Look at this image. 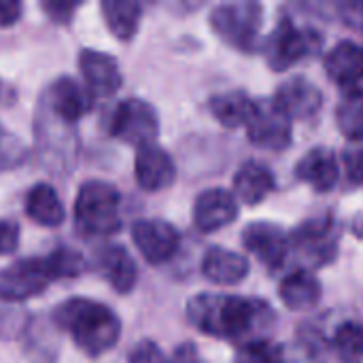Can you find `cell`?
Here are the masks:
<instances>
[{
    "label": "cell",
    "instance_id": "cell-24",
    "mask_svg": "<svg viewBox=\"0 0 363 363\" xmlns=\"http://www.w3.org/2000/svg\"><path fill=\"white\" fill-rule=\"evenodd\" d=\"M26 213L43 228H57L66 219L64 204L49 183H36L26 198Z\"/></svg>",
    "mask_w": 363,
    "mask_h": 363
},
{
    "label": "cell",
    "instance_id": "cell-38",
    "mask_svg": "<svg viewBox=\"0 0 363 363\" xmlns=\"http://www.w3.org/2000/svg\"><path fill=\"white\" fill-rule=\"evenodd\" d=\"M168 363H200V353H198L196 345L183 342L181 347L174 349V353L168 359Z\"/></svg>",
    "mask_w": 363,
    "mask_h": 363
},
{
    "label": "cell",
    "instance_id": "cell-33",
    "mask_svg": "<svg viewBox=\"0 0 363 363\" xmlns=\"http://www.w3.org/2000/svg\"><path fill=\"white\" fill-rule=\"evenodd\" d=\"M128 363H168V357L153 340H143L132 349Z\"/></svg>",
    "mask_w": 363,
    "mask_h": 363
},
{
    "label": "cell",
    "instance_id": "cell-23",
    "mask_svg": "<svg viewBox=\"0 0 363 363\" xmlns=\"http://www.w3.org/2000/svg\"><path fill=\"white\" fill-rule=\"evenodd\" d=\"M208 106H211L213 117L223 128L236 130V128H247V123L251 121L253 111H255V100H251L240 89H232V91L213 96Z\"/></svg>",
    "mask_w": 363,
    "mask_h": 363
},
{
    "label": "cell",
    "instance_id": "cell-21",
    "mask_svg": "<svg viewBox=\"0 0 363 363\" xmlns=\"http://www.w3.org/2000/svg\"><path fill=\"white\" fill-rule=\"evenodd\" d=\"M274 189V177L268 166L259 162H247L240 166V170L234 177V198L249 204L257 206L264 202Z\"/></svg>",
    "mask_w": 363,
    "mask_h": 363
},
{
    "label": "cell",
    "instance_id": "cell-13",
    "mask_svg": "<svg viewBox=\"0 0 363 363\" xmlns=\"http://www.w3.org/2000/svg\"><path fill=\"white\" fill-rule=\"evenodd\" d=\"M238 217V200L232 191L213 187L202 191L194 202V223L200 232L213 234Z\"/></svg>",
    "mask_w": 363,
    "mask_h": 363
},
{
    "label": "cell",
    "instance_id": "cell-27",
    "mask_svg": "<svg viewBox=\"0 0 363 363\" xmlns=\"http://www.w3.org/2000/svg\"><path fill=\"white\" fill-rule=\"evenodd\" d=\"M334 353L342 363L363 362V328L355 321H347L336 328L332 336Z\"/></svg>",
    "mask_w": 363,
    "mask_h": 363
},
{
    "label": "cell",
    "instance_id": "cell-19",
    "mask_svg": "<svg viewBox=\"0 0 363 363\" xmlns=\"http://www.w3.org/2000/svg\"><path fill=\"white\" fill-rule=\"evenodd\" d=\"M202 274L221 287L238 285L249 274V259L223 247H211L202 259Z\"/></svg>",
    "mask_w": 363,
    "mask_h": 363
},
{
    "label": "cell",
    "instance_id": "cell-25",
    "mask_svg": "<svg viewBox=\"0 0 363 363\" xmlns=\"http://www.w3.org/2000/svg\"><path fill=\"white\" fill-rule=\"evenodd\" d=\"M104 21L108 26V30L113 32L115 38L119 40H130L138 26H140V17H143V6L134 0H104L100 4Z\"/></svg>",
    "mask_w": 363,
    "mask_h": 363
},
{
    "label": "cell",
    "instance_id": "cell-15",
    "mask_svg": "<svg viewBox=\"0 0 363 363\" xmlns=\"http://www.w3.org/2000/svg\"><path fill=\"white\" fill-rule=\"evenodd\" d=\"M79 68L87 83V89L96 96H115L123 83L117 60L98 49H83L79 53Z\"/></svg>",
    "mask_w": 363,
    "mask_h": 363
},
{
    "label": "cell",
    "instance_id": "cell-9",
    "mask_svg": "<svg viewBox=\"0 0 363 363\" xmlns=\"http://www.w3.org/2000/svg\"><path fill=\"white\" fill-rule=\"evenodd\" d=\"M249 140L268 151H283L291 143V119L283 115L272 100L255 102L251 121L247 123Z\"/></svg>",
    "mask_w": 363,
    "mask_h": 363
},
{
    "label": "cell",
    "instance_id": "cell-30",
    "mask_svg": "<svg viewBox=\"0 0 363 363\" xmlns=\"http://www.w3.org/2000/svg\"><path fill=\"white\" fill-rule=\"evenodd\" d=\"M28 157V149L21 138H17L13 132H9L0 123V172H9L17 166H21Z\"/></svg>",
    "mask_w": 363,
    "mask_h": 363
},
{
    "label": "cell",
    "instance_id": "cell-29",
    "mask_svg": "<svg viewBox=\"0 0 363 363\" xmlns=\"http://www.w3.org/2000/svg\"><path fill=\"white\" fill-rule=\"evenodd\" d=\"M234 363H283V349L268 340H249L236 351Z\"/></svg>",
    "mask_w": 363,
    "mask_h": 363
},
{
    "label": "cell",
    "instance_id": "cell-28",
    "mask_svg": "<svg viewBox=\"0 0 363 363\" xmlns=\"http://www.w3.org/2000/svg\"><path fill=\"white\" fill-rule=\"evenodd\" d=\"M47 268L51 272L53 281H62V279H74L85 270V257L81 251L72 249V247H57L55 251H51L47 257Z\"/></svg>",
    "mask_w": 363,
    "mask_h": 363
},
{
    "label": "cell",
    "instance_id": "cell-22",
    "mask_svg": "<svg viewBox=\"0 0 363 363\" xmlns=\"http://www.w3.org/2000/svg\"><path fill=\"white\" fill-rule=\"evenodd\" d=\"M279 298L289 311H308L321 300V283L308 270H296L281 281Z\"/></svg>",
    "mask_w": 363,
    "mask_h": 363
},
{
    "label": "cell",
    "instance_id": "cell-3",
    "mask_svg": "<svg viewBox=\"0 0 363 363\" xmlns=\"http://www.w3.org/2000/svg\"><path fill=\"white\" fill-rule=\"evenodd\" d=\"M119 206L121 196L113 183L85 181L74 200V223L85 236H111L121 228Z\"/></svg>",
    "mask_w": 363,
    "mask_h": 363
},
{
    "label": "cell",
    "instance_id": "cell-32",
    "mask_svg": "<svg viewBox=\"0 0 363 363\" xmlns=\"http://www.w3.org/2000/svg\"><path fill=\"white\" fill-rule=\"evenodd\" d=\"M342 162H345L347 179H349L353 185H362L363 183V140H359V143H351V145L345 149Z\"/></svg>",
    "mask_w": 363,
    "mask_h": 363
},
{
    "label": "cell",
    "instance_id": "cell-1",
    "mask_svg": "<svg viewBox=\"0 0 363 363\" xmlns=\"http://www.w3.org/2000/svg\"><path fill=\"white\" fill-rule=\"evenodd\" d=\"M264 311L266 304L259 300L230 294H200L194 296L185 308L189 323L198 332L221 340L245 338Z\"/></svg>",
    "mask_w": 363,
    "mask_h": 363
},
{
    "label": "cell",
    "instance_id": "cell-14",
    "mask_svg": "<svg viewBox=\"0 0 363 363\" xmlns=\"http://www.w3.org/2000/svg\"><path fill=\"white\" fill-rule=\"evenodd\" d=\"M272 102L283 115H287L294 121V119H308L315 113H319L323 104V96L321 89L315 83H311L306 77H294L281 83Z\"/></svg>",
    "mask_w": 363,
    "mask_h": 363
},
{
    "label": "cell",
    "instance_id": "cell-8",
    "mask_svg": "<svg viewBox=\"0 0 363 363\" xmlns=\"http://www.w3.org/2000/svg\"><path fill=\"white\" fill-rule=\"evenodd\" d=\"M40 108L60 121L74 125L91 108V91L77 83L72 77H60L47 87L40 100Z\"/></svg>",
    "mask_w": 363,
    "mask_h": 363
},
{
    "label": "cell",
    "instance_id": "cell-2",
    "mask_svg": "<svg viewBox=\"0 0 363 363\" xmlns=\"http://www.w3.org/2000/svg\"><path fill=\"white\" fill-rule=\"evenodd\" d=\"M53 323L68 332L74 345L91 357L111 351L121 336L119 317L106 306L89 298H70L57 304L51 315Z\"/></svg>",
    "mask_w": 363,
    "mask_h": 363
},
{
    "label": "cell",
    "instance_id": "cell-20",
    "mask_svg": "<svg viewBox=\"0 0 363 363\" xmlns=\"http://www.w3.org/2000/svg\"><path fill=\"white\" fill-rule=\"evenodd\" d=\"M98 270L117 294H130L138 281L136 262L121 245H111L100 251Z\"/></svg>",
    "mask_w": 363,
    "mask_h": 363
},
{
    "label": "cell",
    "instance_id": "cell-5",
    "mask_svg": "<svg viewBox=\"0 0 363 363\" xmlns=\"http://www.w3.org/2000/svg\"><path fill=\"white\" fill-rule=\"evenodd\" d=\"M321 45L317 32L296 26L289 17H281L268 40L264 43V55L274 72H283L304 57L313 55Z\"/></svg>",
    "mask_w": 363,
    "mask_h": 363
},
{
    "label": "cell",
    "instance_id": "cell-26",
    "mask_svg": "<svg viewBox=\"0 0 363 363\" xmlns=\"http://www.w3.org/2000/svg\"><path fill=\"white\" fill-rule=\"evenodd\" d=\"M338 130L347 140H363V91H347L336 108Z\"/></svg>",
    "mask_w": 363,
    "mask_h": 363
},
{
    "label": "cell",
    "instance_id": "cell-16",
    "mask_svg": "<svg viewBox=\"0 0 363 363\" xmlns=\"http://www.w3.org/2000/svg\"><path fill=\"white\" fill-rule=\"evenodd\" d=\"M134 174L145 191H162L177 179V166L170 153L160 145H145L138 149L134 160Z\"/></svg>",
    "mask_w": 363,
    "mask_h": 363
},
{
    "label": "cell",
    "instance_id": "cell-18",
    "mask_svg": "<svg viewBox=\"0 0 363 363\" xmlns=\"http://www.w3.org/2000/svg\"><path fill=\"white\" fill-rule=\"evenodd\" d=\"M296 177L304 183H308L315 191L328 194L336 187L340 179V168L334 151L330 149H311L298 164H296Z\"/></svg>",
    "mask_w": 363,
    "mask_h": 363
},
{
    "label": "cell",
    "instance_id": "cell-34",
    "mask_svg": "<svg viewBox=\"0 0 363 363\" xmlns=\"http://www.w3.org/2000/svg\"><path fill=\"white\" fill-rule=\"evenodd\" d=\"M43 11L49 15V19H53L55 23H68L74 15V11L79 9V2H68V0H45Z\"/></svg>",
    "mask_w": 363,
    "mask_h": 363
},
{
    "label": "cell",
    "instance_id": "cell-11",
    "mask_svg": "<svg viewBox=\"0 0 363 363\" xmlns=\"http://www.w3.org/2000/svg\"><path fill=\"white\" fill-rule=\"evenodd\" d=\"M132 240L149 264H166L174 257L181 236L174 225L160 219H140L132 225Z\"/></svg>",
    "mask_w": 363,
    "mask_h": 363
},
{
    "label": "cell",
    "instance_id": "cell-39",
    "mask_svg": "<svg viewBox=\"0 0 363 363\" xmlns=\"http://www.w3.org/2000/svg\"><path fill=\"white\" fill-rule=\"evenodd\" d=\"M17 98V91L13 85H9L6 81L0 79V106H11L13 100Z\"/></svg>",
    "mask_w": 363,
    "mask_h": 363
},
{
    "label": "cell",
    "instance_id": "cell-31",
    "mask_svg": "<svg viewBox=\"0 0 363 363\" xmlns=\"http://www.w3.org/2000/svg\"><path fill=\"white\" fill-rule=\"evenodd\" d=\"M26 311L19 304L0 298V340L15 338L26 328Z\"/></svg>",
    "mask_w": 363,
    "mask_h": 363
},
{
    "label": "cell",
    "instance_id": "cell-37",
    "mask_svg": "<svg viewBox=\"0 0 363 363\" xmlns=\"http://www.w3.org/2000/svg\"><path fill=\"white\" fill-rule=\"evenodd\" d=\"M23 4L19 0H0V28H9L19 21Z\"/></svg>",
    "mask_w": 363,
    "mask_h": 363
},
{
    "label": "cell",
    "instance_id": "cell-6",
    "mask_svg": "<svg viewBox=\"0 0 363 363\" xmlns=\"http://www.w3.org/2000/svg\"><path fill=\"white\" fill-rule=\"evenodd\" d=\"M157 132H160L157 111L149 102L140 98H125L115 108L111 121V134L117 140L140 149L145 145H153Z\"/></svg>",
    "mask_w": 363,
    "mask_h": 363
},
{
    "label": "cell",
    "instance_id": "cell-10",
    "mask_svg": "<svg viewBox=\"0 0 363 363\" xmlns=\"http://www.w3.org/2000/svg\"><path fill=\"white\" fill-rule=\"evenodd\" d=\"M336 242H338V234H336V221L332 217L304 221L289 236V249H296L313 266L328 264L336 253Z\"/></svg>",
    "mask_w": 363,
    "mask_h": 363
},
{
    "label": "cell",
    "instance_id": "cell-36",
    "mask_svg": "<svg viewBox=\"0 0 363 363\" xmlns=\"http://www.w3.org/2000/svg\"><path fill=\"white\" fill-rule=\"evenodd\" d=\"M338 13L345 19V23H349L351 28L363 32V0H345V2H340Z\"/></svg>",
    "mask_w": 363,
    "mask_h": 363
},
{
    "label": "cell",
    "instance_id": "cell-7",
    "mask_svg": "<svg viewBox=\"0 0 363 363\" xmlns=\"http://www.w3.org/2000/svg\"><path fill=\"white\" fill-rule=\"evenodd\" d=\"M53 283L45 257H26L0 272V298L6 302H23L45 291Z\"/></svg>",
    "mask_w": 363,
    "mask_h": 363
},
{
    "label": "cell",
    "instance_id": "cell-12",
    "mask_svg": "<svg viewBox=\"0 0 363 363\" xmlns=\"http://www.w3.org/2000/svg\"><path fill=\"white\" fill-rule=\"evenodd\" d=\"M242 242L249 253H253L266 268L277 270L285 264L289 249V236L270 221H255L245 228Z\"/></svg>",
    "mask_w": 363,
    "mask_h": 363
},
{
    "label": "cell",
    "instance_id": "cell-40",
    "mask_svg": "<svg viewBox=\"0 0 363 363\" xmlns=\"http://www.w3.org/2000/svg\"><path fill=\"white\" fill-rule=\"evenodd\" d=\"M353 232H355V234H357V236H359V238L363 240V217H359V219L355 221V225H353Z\"/></svg>",
    "mask_w": 363,
    "mask_h": 363
},
{
    "label": "cell",
    "instance_id": "cell-17",
    "mask_svg": "<svg viewBox=\"0 0 363 363\" xmlns=\"http://www.w3.org/2000/svg\"><path fill=\"white\" fill-rule=\"evenodd\" d=\"M328 77L345 91H363V47L355 40H340L325 55Z\"/></svg>",
    "mask_w": 363,
    "mask_h": 363
},
{
    "label": "cell",
    "instance_id": "cell-35",
    "mask_svg": "<svg viewBox=\"0 0 363 363\" xmlns=\"http://www.w3.org/2000/svg\"><path fill=\"white\" fill-rule=\"evenodd\" d=\"M17 247H19V225L9 219H0V255L15 253Z\"/></svg>",
    "mask_w": 363,
    "mask_h": 363
},
{
    "label": "cell",
    "instance_id": "cell-4",
    "mask_svg": "<svg viewBox=\"0 0 363 363\" xmlns=\"http://www.w3.org/2000/svg\"><path fill=\"white\" fill-rule=\"evenodd\" d=\"M264 21L262 4L257 2H228L211 11L208 23L213 32L230 47L251 53L257 47Z\"/></svg>",
    "mask_w": 363,
    "mask_h": 363
}]
</instances>
